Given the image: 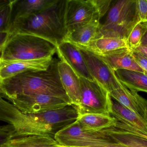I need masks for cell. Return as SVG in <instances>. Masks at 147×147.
Masks as SVG:
<instances>
[{"label": "cell", "mask_w": 147, "mask_h": 147, "mask_svg": "<svg viewBox=\"0 0 147 147\" xmlns=\"http://www.w3.org/2000/svg\"><path fill=\"white\" fill-rule=\"evenodd\" d=\"M54 138L49 135H34L11 139L5 147H57Z\"/></svg>", "instance_id": "603a6c76"}, {"label": "cell", "mask_w": 147, "mask_h": 147, "mask_svg": "<svg viewBox=\"0 0 147 147\" xmlns=\"http://www.w3.org/2000/svg\"><path fill=\"white\" fill-rule=\"evenodd\" d=\"M12 128L9 125L0 126V147H5L13 139Z\"/></svg>", "instance_id": "484cf974"}, {"label": "cell", "mask_w": 147, "mask_h": 147, "mask_svg": "<svg viewBox=\"0 0 147 147\" xmlns=\"http://www.w3.org/2000/svg\"><path fill=\"white\" fill-rule=\"evenodd\" d=\"M132 56L139 66L147 75V58L134 50H131Z\"/></svg>", "instance_id": "83f0119b"}, {"label": "cell", "mask_w": 147, "mask_h": 147, "mask_svg": "<svg viewBox=\"0 0 147 147\" xmlns=\"http://www.w3.org/2000/svg\"><path fill=\"white\" fill-rule=\"evenodd\" d=\"M79 49L94 81L109 93L123 85L117 77L115 71L102 58L90 52Z\"/></svg>", "instance_id": "9c48e42d"}, {"label": "cell", "mask_w": 147, "mask_h": 147, "mask_svg": "<svg viewBox=\"0 0 147 147\" xmlns=\"http://www.w3.org/2000/svg\"><path fill=\"white\" fill-rule=\"evenodd\" d=\"M57 53L61 60L67 63L80 77L94 81L80 49L74 44L65 40L57 45Z\"/></svg>", "instance_id": "7c38bea8"}, {"label": "cell", "mask_w": 147, "mask_h": 147, "mask_svg": "<svg viewBox=\"0 0 147 147\" xmlns=\"http://www.w3.org/2000/svg\"><path fill=\"white\" fill-rule=\"evenodd\" d=\"M12 1L0 8V33L9 32Z\"/></svg>", "instance_id": "d4e9b609"}, {"label": "cell", "mask_w": 147, "mask_h": 147, "mask_svg": "<svg viewBox=\"0 0 147 147\" xmlns=\"http://www.w3.org/2000/svg\"><path fill=\"white\" fill-rule=\"evenodd\" d=\"M78 116L72 105L45 113L25 114L0 96V122L11 127L13 138L34 135L54 137L59 131L77 121Z\"/></svg>", "instance_id": "6da1fadb"}, {"label": "cell", "mask_w": 147, "mask_h": 147, "mask_svg": "<svg viewBox=\"0 0 147 147\" xmlns=\"http://www.w3.org/2000/svg\"><path fill=\"white\" fill-rule=\"evenodd\" d=\"M111 115L118 121L132 126L147 136V124L134 113L112 98Z\"/></svg>", "instance_id": "44dd1931"}, {"label": "cell", "mask_w": 147, "mask_h": 147, "mask_svg": "<svg viewBox=\"0 0 147 147\" xmlns=\"http://www.w3.org/2000/svg\"><path fill=\"white\" fill-rule=\"evenodd\" d=\"M115 73L120 82L129 89L147 93V75L145 73L127 70H116Z\"/></svg>", "instance_id": "7402d4cb"}, {"label": "cell", "mask_w": 147, "mask_h": 147, "mask_svg": "<svg viewBox=\"0 0 147 147\" xmlns=\"http://www.w3.org/2000/svg\"><path fill=\"white\" fill-rule=\"evenodd\" d=\"M11 0H0V8L10 2Z\"/></svg>", "instance_id": "836d02e7"}, {"label": "cell", "mask_w": 147, "mask_h": 147, "mask_svg": "<svg viewBox=\"0 0 147 147\" xmlns=\"http://www.w3.org/2000/svg\"><path fill=\"white\" fill-rule=\"evenodd\" d=\"M66 0H57L41 11L20 19L10 27L9 33L33 35L51 41L56 46L65 40L67 32L65 24Z\"/></svg>", "instance_id": "3957f363"}, {"label": "cell", "mask_w": 147, "mask_h": 147, "mask_svg": "<svg viewBox=\"0 0 147 147\" xmlns=\"http://www.w3.org/2000/svg\"><path fill=\"white\" fill-rule=\"evenodd\" d=\"M57 0H13L10 28L12 24L18 20L41 11L52 5Z\"/></svg>", "instance_id": "e0dca14e"}, {"label": "cell", "mask_w": 147, "mask_h": 147, "mask_svg": "<svg viewBox=\"0 0 147 147\" xmlns=\"http://www.w3.org/2000/svg\"><path fill=\"white\" fill-rule=\"evenodd\" d=\"M9 32L8 31L0 33V53L4 44L9 36Z\"/></svg>", "instance_id": "f546056e"}, {"label": "cell", "mask_w": 147, "mask_h": 147, "mask_svg": "<svg viewBox=\"0 0 147 147\" xmlns=\"http://www.w3.org/2000/svg\"><path fill=\"white\" fill-rule=\"evenodd\" d=\"M58 70L62 86L71 105L78 107L81 96L80 77L67 63L61 60L58 63Z\"/></svg>", "instance_id": "5bb4252c"}, {"label": "cell", "mask_w": 147, "mask_h": 147, "mask_svg": "<svg viewBox=\"0 0 147 147\" xmlns=\"http://www.w3.org/2000/svg\"><path fill=\"white\" fill-rule=\"evenodd\" d=\"M98 13L101 18L103 17L109 10L114 1L112 0H94Z\"/></svg>", "instance_id": "4316f807"}, {"label": "cell", "mask_w": 147, "mask_h": 147, "mask_svg": "<svg viewBox=\"0 0 147 147\" xmlns=\"http://www.w3.org/2000/svg\"><path fill=\"white\" fill-rule=\"evenodd\" d=\"M57 147H66L62 146H59V145H58Z\"/></svg>", "instance_id": "e575fe53"}, {"label": "cell", "mask_w": 147, "mask_h": 147, "mask_svg": "<svg viewBox=\"0 0 147 147\" xmlns=\"http://www.w3.org/2000/svg\"><path fill=\"white\" fill-rule=\"evenodd\" d=\"M97 14L94 0H66L64 19L67 34L90 22Z\"/></svg>", "instance_id": "30bf717a"}, {"label": "cell", "mask_w": 147, "mask_h": 147, "mask_svg": "<svg viewBox=\"0 0 147 147\" xmlns=\"http://www.w3.org/2000/svg\"><path fill=\"white\" fill-rule=\"evenodd\" d=\"M81 96L79 105L75 107L79 116L89 114L110 115L112 98L110 93L96 81L80 77Z\"/></svg>", "instance_id": "8992f818"}, {"label": "cell", "mask_w": 147, "mask_h": 147, "mask_svg": "<svg viewBox=\"0 0 147 147\" xmlns=\"http://www.w3.org/2000/svg\"><path fill=\"white\" fill-rule=\"evenodd\" d=\"M140 45L144 47H147V31L142 39Z\"/></svg>", "instance_id": "d6a6232c"}, {"label": "cell", "mask_w": 147, "mask_h": 147, "mask_svg": "<svg viewBox=\"0 0 147 147\" xmlns=\"http://www.w3.org/2000/svg\"><path fill=\"white\" fill-rule=\"evenodd\" d=\"M57 46L46 39L22 33L10 34L0 53V63L53 57Z\"/></svg>", "instance_id": "277c9868"}, {"label": "cell", "mask_w": 147, "mask_h": 147, "mask_svg": "<svg viewBox=\"0 0 147 147\" xmlns=\"http://www.w3.org/2000/svg\"><path fill=\"white\" fill-rule=\"evenodd\" d=\"M133 50L136 51L137 52L142 54V55L147 58V47L140 45V46L138 47Z\"/></svg>", "instance_id": "4dcf8cb0"}, {"label": "cell", "mask_w": 147, "mask_h": 147, "mask_svg": "<svg viewBox=\"0 0 147 147\" xmlns=\"http://www.w3.org/2000/svg\"><path fill=\"white\" fill-rule=\"evenodd\" d=\"M8 101L25 114L45 113L71 105L61 98L45 94L19 96Z\"/></svg>", "instance_id": "ba28073f"}, {"label": "cell", "mask_w": 147, "mask_h": 147, "mask_svg": "<svg viewBox=\"0 0 147 147\" xmlns=\"http://www.w3.org/2000/svg\"><path fill=\"white\" fill-rule=\"evenodd\" d=\"M96 147H127L123 145H121L119 143H117V142H111L109 144H106V145H103V146H99Z\"/></svg>", "instance_id": "1f68e13d"}, {"label": "cell", "mask_w": 147, "mask_h": 147, "mask_svg": "<svg viewBox=\"0 0 147 147\" xmlns=\"http://www.w3.org/2000/svg\"><path fill=\"white\" fill-rule=\"evenodd\" d=\"M101 17L98 14L87 24L68 33L65 40L79 47H85L98 38L101 26Z\"/></svg>", "instance_id": "2e32d148"}, {"label": "cell", "mask_w": 147, "mask_h": 147, "mask_svg": "<svg viewBox=\"0 0 147 147\" xmlns=\"http://www.w3.org/2000/svg\"><path fill=\"white\" fill-rule=\"evenodd\" d=\"M140 22H147V0H137Z\"/></svg>", "instance_id": "f1b7e54d"}, {"label": "cell", "mask_w": 147, "mask_h": 147, "mask_svg": "<svg viewBox=\"0 0 147 147\" xmlns=\"http://www.w3.org/2000/svg\"><path fill=\"white\" fill-rule=\"evenodd\" d=\"M102 58L114 70H127L144 73V71L133 58L131 50L124 48L116 50Z\"/></svg>", "instance_id": "ac0fdd59"}, {"label": "cell", "mask_w": 147, "mask_h": 147, "mask_svg": "<svg viewBox=\"0 0 147 147\" xmlns=\"http://www.w3.org/2000/svg\"><path fill=\"white\" fill-rule=\"evenodd\" d=\"M147 31V22H140L134 27L127 39L130 50H134L140 45L142 39Z\"/></svg>", "instance_id": "cb8c5ba5"}, {"label": "cell", "mask_w": 147, "mask_h": 147, "mask_svg": "<svg viewBox=\"0 0 147 147\" xmlns=\"http://www.w3.org/2000/svg\"><path fill=\"white\" fill-rule=\"evenodd\" d=\"M111 98L138 116L147 124V100L123 85L110 92Z\"/></svg>", "instance_id": "4fadbf2b"}, {"label": "cell", "mask_w": 147, "mask_h": 147, "mask_svg": "<svg viewBox=\"0 0 147 147\" xmlns=\"http://www.w3.org/2000/svg\"><path fill=\"white\" fill-rule=\"evenodd\" d=\"M54 139L58 145L66 147H96L114 142L103 130H84L77 121L56 133Z\"/></svg>", "instance_id": "52a82bcc"}, {"label": "cell", "mask_w": 147, "mask_h": 147, "mask_svg": "<svg viewBox=\"0 0 147 147\" xmlns=\"http://www.w3.org/2000/svg\"><path fill=\"white\" fill-rule=\"evenodd\" d=\"M77 122L81 128L86 131H102L114 127L116 120L110 115L89 114L79 116Z\"/></svg>", "instance_id": "ffe728a7"}, {"label": "cell", "mask_w": 147, "mask_h": 147, "mask_svg": "<svg viewBox=\"0 0 147 147\" xmlns=\"http://www.w3.org/2000/svg\"><path fill=\"white\" fill-rule=\"evenodd\" d=\"M53 59L51 57L32 60L0 63V81L24 72L46 70L51 65Z\"/></svg>", "instance_id": "9a60e30c"}, {"label": "cell", "mask_w": 147, "mask_h": 147, "mask_svg": "<svg viewBox=\"0 0 147 147\" xmlns=\"http://www.w3.org/2000/svg\"><path fill=\"white\" fill-rule=\"evenodd\" d=\"M79 48L98 56H104L119 49L129 48V46L127 41L126 40L100 37L94 40L87 46Z\"/></svg>", "instance_id": "d6986e66"}, {"label": "cell", "mask_w": 147, "mask_h": 147, "mask_svg": "<svg viewBox=\"0 0 147 147\" xmlns=\"http://www.w3.org/2000/svg\"><path fill=\"white\" fill-rule=\"evenodd\" d=\"M140 22L137 0L114 1L104 23L101 25L98 37L127 41L133 28Z\"/></svg>", "instance_id": "5b68a950"}, {"label": "cell", "mask_w": 147, "mask_h": 147, "mask_svg": "<svg viewBox=\"0 0 147 147\" xmlns=\"http://www.w3.org/2000/svg\"><path fill=\"white\" fill-rule=\"evenodd\" d=\"M103 130L113 141L125 146L147 147V135L124 123L116 120L114 127Z\"/></svg>", "instance_id": "8fae6325"}, {"label": "cell", "mask_w": 147, "mask_h": 147, "mask_svg": "<svg viewBox=\"0 0 147 147\" xmlns=\"http://www.w3.org/2000/svg\"><path fill=\"white\" fill-rule=\"evenodd\" d=\"M58 61L53 58L46 70L24 72L0 81V96L8 100L19 96L45 94L71 103L60 81Z\"/></svg>", "instance_id": "7a4b0ae2"}]
</instances>
